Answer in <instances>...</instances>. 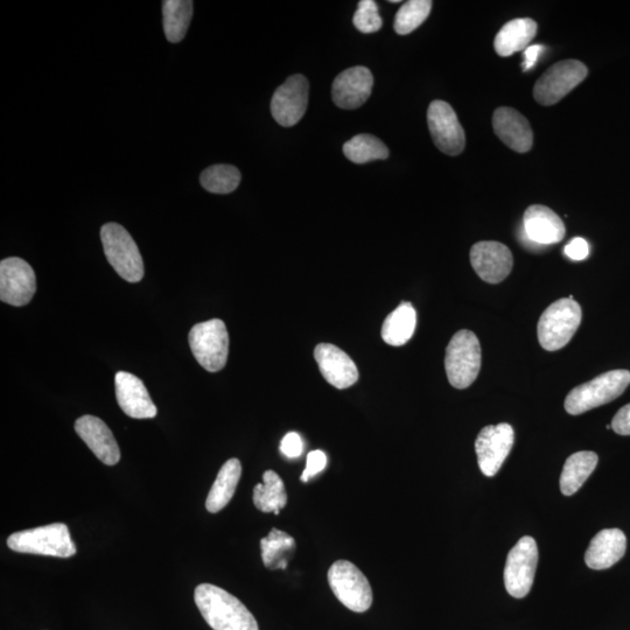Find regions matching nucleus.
I'll return each mask as SVG.
<instances>
[{
  "label": "nucleus",
  "mask_w": 630,
  "mask_h": 630,
  "mask_svg": "<svg viewBox=\"0 0 630 630\" xmlns=\"http://www.w3.org/2000/svg\"><path fill=\"white\" fill-rule=\"evenodd\" d=\"M194 600L214 630H259L255 616L233 594L212 584L195 588Z\"/></svg>",
  "instance_id": "f257e3e1"
},
{
  "label": "nucleus",
  "mask_w": 630,
  "mask_h": 630,
  "mask_svg": "<svg viewBox=\"0 0 630 630\" xmlns=\"http://www.w3.org/2000/svg\"><path fill=\"white\" fill-rule=\"evenodd\" d=\"M629 384L630 371L625 369L608 371L574 388L565 399V410L570 415L578 416L599 408L620 397Z\"/></svg>",
  "instance_id": "f03ea898"
},
{
  "label": "nucleus",
  "mask_w": 630,
  "mask_h": 630,
  "mask_svg": "<svg viewBox=\"0 0 630 630\" xmlns=\"http://www.w3.org/2000/svg\"><path fill=\"white\" fill-rule=\"evenodd\" d=\"M7 546L14 552L58 558L73 557L77 551L63 523L16 532L7 539Z\"/></svg>",
  "instance_id": "7ed1b4c3"
},
{
  "label": "nucleus",
  "mask_w": 630,
  "mask_h": 630,
  "mask_svg": "<svg viewBox=\"0 0 630 630\" xmlns=\"http://www.w3.org/2000/svg\"><path fill=\"white\" fill-rule=\"evenodd\" d=\"M101 240L104 254L118 275L129 283L140 282L144 277L143 257L129 231L121 224H104Z\"/></svg>",
  "instance_id": "20e7f679"
},
{
  "label": "nucleus",
  "mask_w": 630,
  "mask_h": 630,
  "mask_svg": "<svg viewBox=\"0 0 630 630\" xmlns=\"http://www.w3.org/2000/svg\"><path fill=\"white\" fill-rule=\"evenodd\" d=\"M448 381L455 389L471 387L481 369V346L473 332L462 329L448 343L445 356Z\"/></svg>",
  "instance_id": "39448f33"
},
{
  "label": "nucleus",
  "mask_w": 630,
  "mask_h": 630,
  "mask_svg": "<svg viewBox=\"0 0 630 630\" xmlns=\"http://www.w3.org/2000/svg\"><path fill=\"white\" fill-rule=\"evenodd\" d=\"M581 307L570 298L551 304L538 321V340L549 352L562 349L571 341L580 326Z\"/></svg>",
  "instance_id": "423d86ee"
},
{
  "label": "nucleus",
  "mask_w": 630,
  "mask_h": 630,
  "mask_svg": "<svg viewBox=\"0 0 630 630\" xmlns=\"http://www.w3.org/2000/svg\"><path fill=\"white\" fill-rule=\"evenodd\" d=\"M189 347L202 368L217 373L226 367L229 355V334L226 324L212 319L196 324L189 332Z\"/></svg>",
  "instance_id": "0eeeda50"
},
{
  "label": "nucleus",
  "mask_w": 630,
  "mask_h": 630,
  "mask_svg": "<svg viewBox=\"0 0 630 630\" xmlns=\"http://www.w3.org/2000/svg\"><path fill=\"white\" fill-rule=\"evenodd\" d=\"M328 583L343 606L364 613L373 605V590L366 576L348 560H338L328 571Z\"/></svg>",
  "instance_id": "6e6552de"
},
{
  "label": "nucleus",
  "mask_w": 630,
  "mask_h": 630,
  "mask_svg": "<svg viewBox=\"0 0 630 630\" xmlns=\"http://www.w3.org/2000/svg\"><path fill=\"white\" fill-rule=\"evenodd\" d=\"M587 75L588 69L583 62L559 61L539 77L534 88L535 100L544 107H550L569 95Z\"/></svg>",
  "instance_id": "1a4fd4ad"
},
{
  "label": "nucleus",
  "mask_w": 630,
  "mask_h": 630,
  "mask_svg": "<svg viewBox=\"0 0 630 630\" xmlns=\"http://www.w3.org/2000/svg\"><path fill=\"white\" fill-rule=\"evenodd\" d=\"M538 563V548L534 538L525 536L510 550L504 567L507 592L516 599L529 594L534 584Z\"/></svg>",
  "instance_id": "9d476101"
},
{
  "label": "nucleus",
  "mask_w": 630,
  "mask_h": 630,
  "mask_svg": "<svg viewBox=\"0 0 630 630\" xmlns=\"http://www.w3.org/2000/svg\"><path fill=\"white\" fill-rule=\"evenodd\" d=\"M427 124L433 143L441 152L455 157L465 150V131L450 104L433 101L427 110Z\"/></svg>",
  "instance_id": "9b49d317"
},
{
  "label": "nucleus",
  "mask_w": 630,
  "mask_h": 630,
  "mask_svg": "<svg viewBox=\"0 0 630 630\" xmlns=\"http://www.w3.org/2000/svg\"><path fill=\"white\" fill-rule=\"evenodd\" d=\"M515 433L507 423L489 425L482 429L475 441V452L481 472L492 478L506 461L513 448Z\"/></svg>",
  "instance_id": "f8f14e48"
},
{
  "label": "nucleus",
  "mask_w": 630,
  "mask_h": 630,
  "mask_svg": "<svg viewBox=\"0 0 630 630\" xmlns=\"http://www.w3.org/2000/svg\"><path fill=\"white\" fill-rule=\"evenodd\" d=\"M37 291V278L24 259L10 257L0 263V299L12 306H25Z\"/></svg>",
  "instance_id": "ddd939ff"
},
{
  "label": "nucleus",
  "mask_w": 630,
  "mask_h": 630,
  "mask_svg": "<svg viewBox=\"0 0 630 630\" xmlns=\"http://www.w3.org/2000/svg\"><path fill=\"white\" fill-rule=\"evenodd\" d=\"M310 94V83L305 76L297 74L277 88L271 100V114L275 121L291 128L304 117Z\"/></svg>",
  "instance_id": "4468645a"
},
{
  "label": "nucleus",
  "mask_w": 630,
  "mask_h": 630,
  "mask_svg": "<svg viewBox=\"0 0 630 630\" xmlns=\"http://www.w3.org/2000/svg\"><path fill=\"white\" fill-rule=\"evenodd\" d=\"M471 263L482 280L489 284H499L513 270L514 258L507 245L495 241H482L473 245Z\"/></svg>",
  "instance_id": "2eb2a0df"
},
{
  "label": "nucleus",
  "mask_w": 630,
  "mask_h": 630,
  "mask_svg": "<svg viewBox=\"0 0 630 630\" xmlns=\"http://www.w3.org/2000/svg\"><path fill=\"white\" fill-rule=\"evenodd\" d=\"M374 76L366 67H353L342 72L333 82L332 97L341 109H357L368 101L373 91Z\"/></svg>",
  "instance_id": "dca6fc26"
},
{
  "label": "nucleus",
  "mask_w": 630,
  "mask_h": 630,
  "mask_svg": "<svg viewBox=\"0 0 630 630\" xmlns=\"http://www.w3.org/2000/svg\"><path fill=\"white\" fill-rule=\"evenodd\" d=\"M320 373L336 389H347L359 380L355 362L342 349L331 343H320L314 350Z\"/></svg>",
  "instance_id": "f3484780"
},
{
  "label": "nucleus",
  "mask_w": 630,
  "mask_h": 630,
  "mask_svg": "<svg viewBox=\"0 0 630 630\" xmlns=\"http://www.w3.org/2000/svg\"><path fill=\"white\" fill-rule=\"evenodd\" d=\"M116 397L126 416L151 419L157 416V406L142 380L135 375L119 371L115 377Z\"/></svg>",
  "instance_id": "a211bd4d"
},
{
  "label": "nucleus",
  "mask_w": 630,
  "mask_h": 630,
  "mask_svg": "<svg viewBox=\"0 0 630 630\" xmlns=\"http://www.w3.org/2000/svg\"><path fill=\"white\" fill-rule=\"evenodd\" d=\"M75 431L103 464L114 466L121 460L117 441L102 419L83 416L76 420Z\"/></svg>",
  "instance_id": "6ab92c4d"
},
{
  "label": "nucleus",
  "mask_w": 630,
  "mask_h": 630,
  "mask_svg": "<svg viewBox=\"0 0 630 630\" xmlns=\"http://www.w3.org/2000/svg\"><path fill=\"white\" fill-rule=\"evenodd\" d=\"M493 128L501 142L515 152L527 153L534 144V133L528 119L513 108L496 109Z\"/></svg>",
  "instance_id": "aec40b11"
},
{
  "label": "nucleus",
  "mask_w": 630,
  "mask_h": 630,
  "mask_svg": "<svg viewBox=\"0 0 630 630\" xmlns=\"http://www.w3.org/2000/svg\"><path fill=\"white\" fill-rule=\"evenodd\" d=\"M524 234L538 245L556 244L563 240L565 224L552 209L534 205L525 210L523 217Z\"/></svg>",
  "instance_id": "412c9836"
},
{
  "label": "nucleus",
  "mask_w": 630,
  "mask_h": 630,
  "mask_svg": "<svg viewBox=\"0 0 630 630\" xmlns=\"http://www.w3.org/2000/svg\"><path fill=\"white\" fill-rule=\"evenodd\" d=\"M626 535L620 529H605L595 535L585 553V563L592 570H606L625 556Z\"/></svg>",
  "instance_id": "4be33fe9"
},
{
  "label": "nucleus",
  "mask_w": 630,
  "mask_h": 630,
  "mask_svg": "<svg viewBox=\"0 0 630 630\" xmlns=\"http://www.w3.org/2000/svg\"><path fill=\"white\" fill-rule=\"evenodd\" d=\"M537 33V23L530 18L509 21L497 33L494 47L497 54L507 58L514 53L527 49Z\"/></svg>",
  "instance_id": "5701e85b"
},
{
  "label": "nucleus",
  "mask_w": 630,
  "mask_h": 630,
  "mask_svg": "<svg viewBox=\"0 0 630 630\" xmlns=\"http://www.w3.org/2000/svg\"><path fill=\"white\" fill-rule=\"evenodd\" d=\"M242 475L241 461L230 459L222 466L206 500L209 513H219L233 499Z\"/></svg>",
  "instance_id": "b1692460"
},
{
  "label": "nucleus",
  "mask_w": 630,
  "mask_h": 630,
  "mask_svg": "<svg viewBox=\"0 0 630 630\" xmlns=\"http://www.w3.org/2000/svg\"><path fill=\"white\" fill-rule=\"evenodd\" d=\"M417 313L410 303H402L391 312L382 326V339L389 346L401 347L416 331Z\"/></svg>",
  "instance_id": "393cba45"
},
{
  "label": "nucleus",
  "mask_w": 630,
  "mask_h": 630,
  "mask_svg": "<svg viewBox=\"0 0 630 630\" xmlns=\"http://www.w3.org/2000/svg\"><path fill=\"white\" fill-rule=\"evenodd\" d=\"M598 454L591 451H581L571 455L565 461L562 476H560V490L565 496L576 494L590 478L598 465Z\"/></svg>",
  "instance_id": "a878e982"
},
{
  "label": "nucleus",
  "mask_w": 630,
  "mask_h": 630,
  "mask_svg": "<svg viewBox=\"0 0 630 630\" xmlns=\"http://www.w3.org/2000/svg\"><path fill=\"white\" fill-rule=\"evenodd\" d=\"M255 507L262 513H275L286 507L287 494L284 482L280 476L273 471H266L263 475V483H258L254 489Z\"/></svg>",
  "instance_id": "bb28decb"
},
{
  "label": "nucleus",
  "mask_w": 630,
  "mask_h": 630,
  "mask_svg": "<svg viewBox=\"0 0 630 630\" xmlns=\"http://www.w3.org/2000/svg\"><path fill=\"white\" fill-rule=\"evenodd\" d=\"M191 0H165L163 3L164 31L168 41L178 44L186 37L193 18Z\"/></svg>",
  "instance_id": "cd10ccee"
},
{
  "label": "nucleus",
  "mask_w": 630,
  "mask_h": 630,
  "mask_svg": "<svg viewBox=\"0 0 630 630\" xmlns=\"http://www.w3.org/2000/svg\"><path fill=\"white\" fill-rule=\"evenodd\" d=\"M262 559L269 570H285L287 559L296 550V541L286 532L272 529L261 541Z\"/></svg>",
  "instance_id": "c85d7f7f"
},
{
  "label": "nucleus",
  "mask_w": 630,
  "mask_h": 630,
  "mask_svg": "<svg viewBox=\"0 0 630 630\" xmlns=\"http://www.w3.org/2000/svg\"><path fill=\"white\" fill-rule=\"evenodd\" d=\"M343 153L354 164H367L389 157V149L381 139L373 135H357L343 145Z\"/></svg>",
  "instance_id": "c756f323"
},
{
  "label": "nucleus",
  "mask_w": 630,
  "mask_h": 630,
  "mask_svg": "<svg viewBox=\"0 0 630 630\" xmlns=\"http://www.w3.org/2000/svg\"><path fill=\"white\" fill-rule=\"evenodd\" d=\"M241 172L233 165H214L201 173L200 181L206 191L214 194H229L240 186Z\"/></svg>",
  "instance_id": "7c9ffc66"
},
{
  "label": "nucleus",
  "mask_w": 630,
  "mask_h": 630,
  "mask_svg": "<svg viewBox=\"0 0 630 630\" xmlns=\"http://www.w3.org/2000/svg\"><path fill=\"white\" fill-rule=\"evenodd\" d=\"M432 10L430 0H410L402 5L395 17L394 28L399 35L410 34L429 18Z\"/></svg>",
  "instance_id": "2f4dec72"
},
{
  "label": "nucleus",
  "mask_w": 630,
  "mask_h": 630,
  "mask_svg": "<svg viewBox=\"0 0 630 630\" xmlns=\"http://www.w3.org/2000/svg\"><path fill=\"white\" fill-rule=\"evenodd\" d=\"M353 24L357 30L364 34L381 30L383 21L374 0H361L354 14Z\"/></svg>",
  "instance_id": "473e14b6"
},
{
  "label": "nucleus",
  "mask_w": 630,
  "mask_h": 630,
  "mask_svg": "<svg viewBox=\"0 0 630 630\" xmlns=\"http://www.w3.org/2000/svg\"><path fill=\"white\" fill-rule=\"evenodd\" d=\"M327 465L326 454L322 451H313L307 455L306 468L301 475L300 480L303 482L310 481L313 476L324 471Z\"/></svg>",
  "instance_id": "72a5a7b5"
},
{
  "label": "nucleus",
  "mask_w": 630,
  "mask_h": 630,
  "mask_svg": "<svg viewBox=\"0 0 630 630\" xmlns=\"http://www.w3.org/2000/svg\"><path fill=\"white\" fill-rule=\"evenodd\" d=\"M280 451H282L286 458H299L304 451L303 440H301L299 434L296 432L287 433L282 443H280Z\"/></svg>",
  "instance_id": "f704fd0d"
},
{
  "label": "nucleus",
  "mask_w": 630,
  "mask_h": 630,
  "mask_svg": "<svg viewBox=\"0 0 630 630\" xmlns=\"http://www.w3.org/2000/svg\"><path fill=\"white\" fill-rule=\"evenodd\" d=\"M565 254L567 257L573 259V261H583L588 255H590V245L584 238L576 237L566 245Z\"/></svg>",
  "instance_id": "c9c22d12"
},
{
  "label": "nucleus",
  "mask_w": 630,
  "mask_h": 630,
  "mask_svg": "<svg viewBox=\"0 0 630 630\" xmlns=\"http://www.w3.org/2000/svg\"><path fill=\"white\" fill-rule=\"evenodd\" d=\"M611 426L613 431L620 436H630V403L616 413Z\"/></svg>",
  "instance_id": "e433bc0d"
},
{
  "label": "nucleus",
  "mask_w": 630,
  "mask_h": 630,
  "mask_svg": "<svg viewBox=\"0 0 630 630\" xmlns=\"http://www.w3.org/2000/svg\"><path fill=\"white\" fill-rule=\"evenodd\" d=\"M544 47L541 45L529 46L524 52L523 70H528L535 66L539 54L542 53Z\"/></svg>",
  "instance_id": "4c0bfd02"
}]
</instances>
